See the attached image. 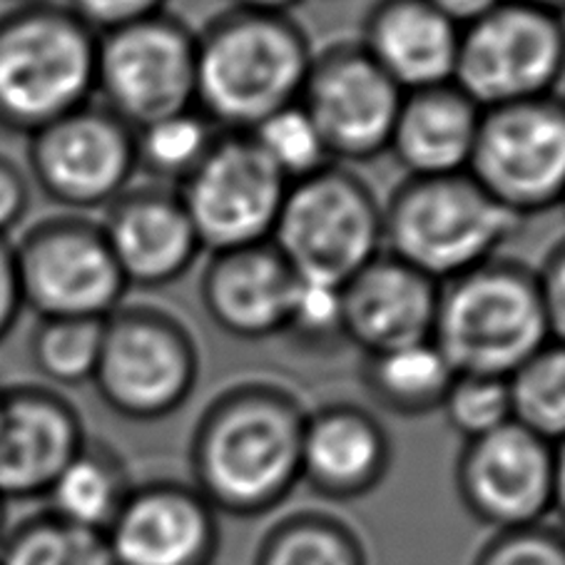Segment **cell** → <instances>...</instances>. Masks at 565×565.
Returning a JSON list of instances; mask_svg holds the SVG:
<instances>
[{"mask_svg": "<svg viewBox=\"0 0 565 565\" xmlns=\"http://www.w3.org/2000/svg\"><path fill=\"white\" fill-rule=\"evenodd\" d=\"M309 408L295 388L249 376L220 388L194 424L190 483L217 513L257 519L301 483Z\"/></svg>", "mask_w": 565, "mask_h": 565, "instance_id": "1", "label": "cell"}, {"mask_svg": "<svg viewBox=\"0 0 565 565\" xmlns=\"http://www.w3.org/2000/svg\"><path fill=\"white\" fill-rule=\"evenodd\" d=\"M317 47L291 13L227 8L198 31V107L222 132H249L299 103Z\"/></svg>", "mask_w": 565, "mask_h": 565, "instance_id": "2", "label": "cell"}, {"mask_svg": "<svg viewBox=\"0 0 565 565\" xmlns=\"http://www.w3.org/2000/svg\"><path fill=\"white\" fill-rule=\"evenodd\" d=\"M100 35L65 3L28 0L0 15V130L35 135L97 97Z\"/></svg>", "mask_w": 565, "mask_h": 565, "instance_id": "3", "label": "cell"}, {"mask_svg": "<svg viewBox=\"0 0 565 565\" xmlns=\"http://www.w3.org/2000/svg\"><path fill=\"white\" fill-rule=\"evenodd\" d=\"M431 342L456 374L509 379L551 342L535 269L499 255L444 281Z\"/></svg>", "mask_w": 565, "mask_h": 565, "instance_id": "4", "label": "cell"}, {"mask_svg": "<svg viewBox=\"0 0 565 565\" xmlns=\"http://www.w3.org/2000/svg\"><path fill=\"white\" fill-rule=\"evenodd\" d=\"M521 224L469 172L404 178L384 200V252L444 285L499 257Z\"/></svg>", "mask_w": 565, "mask_h": 565, "instance_id": "5", "label": "cell"}, {"mask_svg": "<svg viewBox=\"0 0 565 565\" xmlns=\"http://www.w3.org/2000/svg\"><path fill=\"white\" fill-rule=\"evenodd\" d=\"M200 374L198 337L178 311L135 301L105 319L93 386L115 416L138 424L164 422L188 406Z\"/></svg>", "mask_w": 565, "mask_h": 565, "instance_id": "6", "label": "cell"}, {"mask_svg": "<svg viewBox=\"0 0 565 565\" xmlns=\"http://www.w3.org/2000/svg\"><path fill=\"white\" fill-rule=\"evenodd\" d=\"M271 245L299 279L342 287L384 252V200L349 164L291 182Z\"/></svg>", "mask_w": 565, "mask_h": 565, "instance_id": "7", "label": "cell"}, {"mask_svg": "<svg viewBox=\"0 0 565 565\" xmlns=\"http://www.w3.org/2000/svg\"><path fill=\"white\" fill-rule=\"evenodd\" d=\"M13 249L23 305L41 319H107L125 305L128 281L90 214L38 220Z\"/></svg>", "mask_w": 565, "mask_h": 565, "instance_id": "8", "label": "cell"}, {"mask_svg": "<svg viewBox=\"0 0 565 565\" xmlns=\"http://www.w3.org/2000/svg\"><path fill=\"white\" fill-rule=\"evenodd\" d=\"M565 81V18L503 0L461 28L454 83L481 107L555 95Z\"/></svg>", "mask_w": 565, "mask_h": 565, "instance_id": "9", "label": "cell"}, {"mask_svg": "<svg viewBox=\"0 0 565 565\" xmlns=\"http://www.w3.org/2000/svg\"><path fill=\"white\" fill-rule=\"evenodd\" d=\"M469 174L521 222L565 200V100L561 95L481 115Z\"/></svg>", "mask_w": 565, "mask_h": 565, "instance_id": "10", "label": "cell"}, {"mask_svg": "<svg viewBox=\"0 0 565 565\" xmlns=\"http://www.w3.org/2000/svg\"><path fill=\"white\" fill-rule=\"evenodd\" d=\"M97 97L132 130L198 107V31L162 13L100 35Z\"/></svg>", "mask_w": 565, "mask_h": 565, "instance_id": "11", "label": "cell"}, {"mask_svg": "<svg viewBox=\"0 0 565 565\" xmlns=\"http://www.w3.org/2000/svg\"><path fill=\"white\" fill-rule=\"evenodd\" d=\"M28 174L65 212L105 210L138 178L135 130L90 103L28 138Z\"/></svg>", "mask_w": 565, "mask_h": 565, "instance_id": "12", "label": "cell"}, {"mask_svg": "<svg viewBox=\"0 0 565 565\" xmlns=\"http://www.w3.org/2000/svg\"><path fill=\"white\" fill-rule=\"evenodd\" d=\"M402 100V87L359 41H337L315 51L299 97L331 160L349 168L388 152Z\"/></svg>", "mask_w": 565, "mask_h": 565, "instance_id": "13", "label": "cell"}, {"mask_svg": "<svg viewBox=\"0 0 565 565\" xmlns=\"http://www.w3.org/2000/svg\"><path fill=\"white\" fill-rule=\"evenodd\" d=\"M289 182L247 132H222L180 194L204 252L271 242Z\"/></svg>", "mask_w": 565, "mask_h": 565, "instance_id": "14", "label": "cell"}, {"mask_svg": "<svg viewBox=\"0 0 565 565\" xmlns=\"http://www.w3.org/2000/svg\"><path fill=\"white\" fill-rule=\"evenodd\" d=\"M555 446L511 422L463 441L454 469L456 493L471 519L499 531L543 523L553 513Z\"/></svg>", "mask_w": 565, "mask_h": 565, "instance_id": "15", "label": "cell"}, {"mask_svg": "<svg viewBox=\"0 0 565 565\" xmlns=\"http://www.w3.org/2000/svg\"><path fill=\"white\" fill-rule=\"evenodd\" d=\"M87 438L81 408L57 388L38 382L0 386V499H45Z\"/></svg>", "mask_w": 565, "mask_h": 565, "instance_id": "16", "label": "cell"}, {"mask_svg": "<svg viewBox=\"0 0 565 565\" xmlns=\"http://www.w3.org/2000/svg\"><path fill=\"white\" fill-rule=\"evenodd\" d=\"M115 565H212L220 551V513L188 481L135 483L105 531Z\"/></svg>", "mask_w": 565, "mask_h": 565, "instance_id": "17", "label": "cell"}, {"mask_svg": "<svg viewBox=\"0 0 565 565\" xmlns=\"http://www.w3.org/2000/svg\"><path fill=\"white\" fill-rule=\"evenodd\" d=\"M128 289H164L190 275L202 242L180 190L132 182L100 220Z\"/></svg>", "mask_w": 565, "mask_h": 565, "instance_id": "18", "label": "cell"}, {"mask_svg": "<svg viewBox=\"0 0 565 565\" xmlns=\"http://www.w3.org/2000/svg\"><path fill=\"white\" fill-rule=\"evenodd\" d=\"M392 466L394 441L372 408L354 402L309 408L301 438V483L319 499H366L386 481Z\"/></svg>", "mask_w": 565, "mask_h": 565, "instance_id": "19", "label": "cell"}, {"mask_svg": "<svg viewBox=\"0 0 565 565\" xmlns=\"http://www.w3.org/2000/svg\"><path fill=\"white\" fill-rule=\"evenodd\" d=\"M441 285L388 252L342 285L347 344L374 356L431 342Z\"/></svg>", "mask_w": 565, "mask_h": 565, "instance_id": "20", "label": "cell"}, {"mask_svg": "<svg viewBox=\"0 0 565 565\" xmlns=\"http://www.w3.org/2000/svg\"><path fill=\"white\" fill-rule=\"evenodd\" d=\"M297 275L271 242L212 252L200 275V305L214 327L242 342L281 337Z\"/></svg>", "mask_w": 565, "mask_h": 565, "instance_id": "21", "label": "cell"}, {"mask_svg": "<svg viewBox=\"0 0 565 565\" xmlns=\"http://www.w3.org/2000/svg\"><path fill=\"white\" fill-rule=\"evenodd\" d=\"M461 28L428 0H376L359 45L404 93L454 83Z\"/></svg>", "mask_w": 565, "mask_h": 565, "instance_id": "22", "label": "cell"}, {"mask_svg": "<svg viewBox=\"0 0 565 565\" xmlns=\"http://www.w3.org/2000/svg\"><path fill=\"white\" fill-rule=\"evenodd\" d=\"M483 110L456 83L404 93L388 152L406 178L469 172Z\"/></svg>", "mask_w": 565, "mask_h": 565, "instance_id": "23", "label": "cell"}, {"mask_svg": "<svg viewBox=\"0 0 565 565\" xmlns=\"http://www.w3.org/2000/svg\"><path fill=\"white\" fill-rule=\"evenodd\" d=\"M135 489L128 461L113 444L90 436L45 493L57 519L105 533Z\"/></svg>", "mask_w": 565, "mask_h": 565, "instance_id": "24", "label": "cell"}, {"mask_svg": "<svg viewBox=\"0 0 565 565\" xmlns=\"http://www.w3.org/2000/svg\"><path fill=\"white\" fill-rule=\"evenodd\" d=\"M454 366L434 342L362 356L359 379L376 408L398 418H422L441 412Z\"/></svg>", "mask_w": 565, "mask_h": 565, "instance_id": "25", "label": "cell"}, {"mask_svg": "<svg viewBox=\"0 0 565 565\" xmlns=\"http://www.w3.org/2000/svg\"><path fill=\"white\" fill-rule=\"evenodd\" d=\"M255 565H369L362 535L324 511L281 515L259 541Z\"/></svg>", "mask_w": 565, "mask_h": 565, "instance_id": "26", "label": "cell"}, {"mask_svg": "<svg viewBox=\"0 0 565 565\" xmlns=\"http://www.w3.org/2000/svg\"><path fill=\"white\" fill-rule=\"evenodd\" d=\"M220 135L222 130L200 107L145 125L135 130L138 174H145L148 182L180 190L207 160Z\"/></svg>", "mask_w": 565, "mask_h": 565, "instance_id": "27", "label": "cell"}, {"mask_svg": "<svg viewBox=\"0 0 565 565\" xmlns=\"http://www.w3.org/2000/svg\"><path fill=\"white\" fill-rule=\"evenodd\" d=\"M0 565H115V561L105 533L81 529L43 511L6 533Z\"/></svg>", "mask_w": 565, "mask_h": 565, "instance_id": "28", "label": "cell"}, {"mask_svg": "<svg viewBox=\"0 0 565 565\" xmlns=\"http://www.w3.org/2000/svg\"><path fill=\"white\" fill-rule=\"evenodd\" d=\"M105 319H41L31 334V362L47 386L93 384L103 352Z\"/></svg>", "mask_w": 565, "mask_h": 565, "instance_id": "29", "label": "cell"}, {"mask_svg": "<svg viewBox=\"0 0 565 565\" xmlns=\"http://www.w3.org/2000/svg\"><path fill=\"white\" fill-rule=\"evenodd\" d=\"M513 422L548 444L565 438V344L541 347L509 376Z\"/></svg>", "mask_w": 565, "mask_h": 565, "instance_id": "30", "label": "cell"}, {"mask_svg": "<svg viewBox=\"0 0 565 565\" xmlns=\"http://www.w3.org/2000/svg\"><path fill=\"white\" fill-rule=\"evenodd\" d=\"M247 135L289 184L305 180L334 162L315 120L309 118L301 103L269 115Z\"/></svg>", "mask_w": 565, "mask_h": 565, "instance_id": "31", "label": "cell"}, {"mask_svg": "<svg viewBox=\"0 0 565 565\" xmlns=\"http://www.w3.org/2000/svg\"><path fill=\"white\" fill-rule=\"evenodd\" d=\"M451 431L473 441L513 422L509 379L486 374H456L448 386L441 412Z\"/></svg>", "mask_w": 565, "mask_h": 565, "instance_id": "32", "label": "cell"}, {"mask_svg": "<svg viewBox=\"0 0 565 565\" xmlns=\"http://www.w3.org/2000/svg\"><path fill=\"white\" fill-rule=\"evenodd\" d=\"M281 337L311 354H331L339 347H349L344 337L342 287L297 277V289Z\"/></svg>", "mask_w": 565, "mask_h": 565, "instance_id": "33", "label": "cell"}, {"mask_svg": "<svg viewBox=\"0 0 565 565\" xmlns=\"http://www.w3.org/2000/svg\"><path fill=\"white\" fill-rule=\"evenodd\" d=\"M473 565H565V531L545 521L499 531L476 555Z\"/></svg>", "mask_w": 565, "mask_h": 565, "instance_id": "34", "label": "cell"}, {"mask_svg": "<svg viewBox=\"0 0 565 565\" xmlns=\"http://www.w3.org/2000/svg\"><path fill=\"white\" fill-rule=\"evenodd\" d=\"M65 6L97 35H105L168 13L170 0H65Z\"/></svg>", "mask_w": 565, "mask_h": 565, "instance_id": "35", "label": "cell"}, {"mask_svg": "<svg viewBox=\"0 0 565 565\" xmlns=\"http://www.w3.org/2000/svg\"><path fill=\"white\" fill-rule=\"evenodd\" d=\"M33 182L21 162L0 152V237L8 239L31 212Z\"/></svg>", "mask_w": 565, "mask_h": 565, "instance_id": "36", "label": "cell"}, {"mask_svg": "<svg viewBox=\"0 0 565 565\" xmlns=\"http://www.w3.org/2000/svg\"><path fill=\"white\" fill-rule=\"evenodd\" d=\"M541 285V299L548 319L553 342L565 344V239L551 247L543 265L535 269Z\"/></svg>", "mask_w": 565, "mask_h": 565, "instance_id": "37", "label": "cell"}, {"mask_svg": "<svg viewBox=\"0 0 565 565\" xmlns=\"http://www.w3.org/2000/svg\"><path fill=\"white\" fill-rule=\"evenodd\" d=\"M25 311L21 281H18L15 249L11 239L0 237V344L18 327Z\"/></svg>", "mask_w": 565, "mask_h": 565, "instance_id": "38", "label": "cell"}, {"mask_svg": "<svg viewBox=\"0 0 565 565\" xmlns=\"http://www.w3.org/2000/svg\"><path fill=\"white\" fill-rule=\"evenodd\" d=\"M438 13H444L448 21H454L459 28L471 25L493 8H499L503 0H428Z\"/></svg>", "mask_w": 565, "mask_h": 565, "instance_id": "39", "label": "cell"}, {"mask_svg": "<svg viewBox=\"0 0 565 565\" xmlns=\"http://www.w3.org/2000/svg\"><path fill=\"white\" fill-rule=\"evenodd\" d=\"M553 513L565 531V438L555 444V466H553Z\"/></svg>", "mask_w": 565, "mask_h": 565, "instance_id": "40", "label": "cell"}, {"mask_svg": "<svg viewBox=\"0 0 565 565\" xmlns=\"http://www.w3.org/2000/svg\"><path fill=\"white\" fill-rule=\"evenodd\" d=\"M305 0H230L232 8H249V11H271V13H291Z\"/></svg>", "mask_w": 565, "mask_h": 565, "instance_id": "41", "label": "cell"}, {"mask_svg": "<svg viewBox=\"0 0 565 565\" xmlns=\"http://www.w3.org/2000/svg\"><path fill=\"white\" fill-rule=\"evenodd\" d=\"M523 3L535 6V8H543V11L565 18V0H523Z\"/></svg>", "mask_w": 565, "mask_h": 565, "instance_id": "42", "label": "cell"}, {"mask_svg": "<svg viewBox=\"0 0 565 565\" xmlns=\"http://www.w3.org/2000/svg\"><path fill=\"white\" fill-rule=\"evenodd\" d=\"M6 533H8V521H6V501L0 499V543H3Z\"/></svg>", "mask_w": 565, "mask_h": 565, "instance_id": "43", "label": "cell"}, {"mask_svg": "<svg viewBox=\"0 0 565 565\" xmlns=\"http://www.w3.org/2000/svg\"><path fill=\"white\" fill-rule=\"evenodd\" d=\"M561 207H563V210H565V200H563V204H561Z\"/></svg>", "mask_w": 565, "mask_h": 565, "instance_id": "44", "label": "cell"}, {"mask_svg": "<svg viewBox=\"0 0 565 565\" xmlns=\"http://www.w3.org/2000/svg\"><path fill=\"white\" fill-rule=\"evenodd\" d=\"M563 83H565V81H563ZM561 97H563V100H565V95H561Z\"/></svg>", "mask_w": 565, "mask_h": 565, "instance_id": "45", "label": "cell"}, {"mask_svg": "<svg viewBox=\"0 0 565 565\" xmlns=\"http://www.w3.org/2000/svg\"><path fill=\"white\" fill-rule=\"evenodd\" d=\"M21 3H28V0H21Z\"/></svg>", "mask_w": 565, "mask_h": 565, "instance_id": "46", "label": "cell"}]
</instances>
